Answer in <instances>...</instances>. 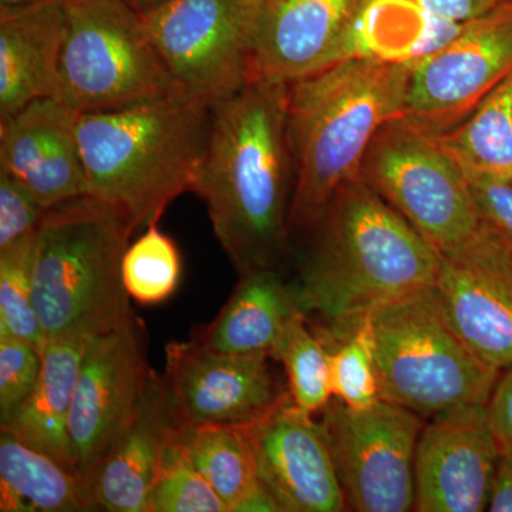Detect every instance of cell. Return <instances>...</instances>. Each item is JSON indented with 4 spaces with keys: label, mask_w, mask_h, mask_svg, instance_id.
<instances>
[{
    "label": "cell",
    "mask_w": 512,
    "mask_h": 512,
    "mask_svg": "<svg viewBox=\"0 0 512 512\" xmlns=\"http://www.w3.org/2000/svg\"><path fill=\"white\" fill-rule=\"evenodd\" d=\"M293 160L288 84L251 80L212 106L192 192L239 276L279 269L289 247Z\"/></svg>",
    "instance_id": "obj_1"
},
{
    "label": "cell",
    "mask_w": 512,
    "mask_h": 512,
    "mask_svg": "<svg viewBox=\"0 0 512 512\" xmlns=\"http://www.w3.org/2000/svg\"><path fill=\"white\" fill-rule=\"evenodd\" d=\"M309 234L292 286L302 311L319 316L329 338L436 282V249L360 175L336 192Z\"/></svg>",
    "instance_id": "obj_2"
},
{
    "label": "cell",
    "mask_w": 512,
    "mask_h": 512,
    "mask_svg": "<svg viewBox=\"0 0 512 512\" xmlns=\"http://www.w3.org/2000/svg\"><path fill=\"white\" fill-rule=\"evenodd\" d=\"M410 69L350 59L288 84L291 232L309 234L336 192L359 177L380 128L402 117Z\"/></svg>",
    "instance_id": "obj_3"
},
{
    "label": "cell",
    "mask_w": 512,
    "mask_h": 512,
    "mask_svg": "<svg viewBox=\"0 0 512 512\" xmlns=\"http://www.w3.org/2000/svg\"><path fill=\"white\" fill-rule=\"evenodd\" d=\"M212 106L178 90L127 109L79 114L77 136L90 195L134 229L158 221L192 191L210 136Z\"/></svg>",
    "instance_id": "obj_4"
},
{
    "label": "cell",
    "mask_w": 512,
    "mask_h": 512,
    "mask_svg": "<svg viewBox=\"0 0 512 512\" xmlns=\"http://www.w3.org/2000/svg\"><path fill=\"white\" fill-rule=\"evenodd\" d=\"M134 231L123 212L93 195L46 211L33 272V305L46 339H92L133 318L121 266Z\"/></svg>",
    "instance_id": "obj_5"
},
{
    "label": "cell",
    "mask_w": 512,
    "mask_h": 512,
    "mask_svg": "<svg viewBox=\"0 0 512 512\" xmlns=\"http://www.w3.org/2000/svg\"><path fill=\"white\" fill-rule=\"evenodd\" d=\"M366 318L384 402L421 419L488 403L503 372L461 338L434 285L384 303Z\"/></svg>",
    "instance_id": "obj_6"
},
{
    "label": "cell",
    "mask_w": 512,
    "mask_h": 512,
    "mask_svg": "<svg viewBox=\"0 0 512 512\" xmlns=\"http://www.w3.org/2000/svg\"><path fill=\"white\" fill-rule=\"evenodd\" d=\"M63 3L59 99L77 113L127 109L181 90L140 13L121 0Z\"/></svg>",
    "instance_id": "obj_7"
},
{
    "label": "cell",
    "mask_w": 512,
    "mask_h": 512,
    "mask_svg": "<svg viewBox=\"0 0 512 512\" xmlns=\"http://www.w3.org/2000/svg\"><path fill=\"white\" fill-rule=\"evenodd\" d=\"M360 177L446 254L483 225L466 174L436 138L403 117L384 124L367 150Z\"/></svg>",
    "instance_id": "obj_8"
},
{
    "label": "cell",
    "mask_w": 512,
    "mask_h": 512,
    "mask_svg": "<svg viewBox=\"0 0 512 512\" xmlns=\"http://www.w3.org/2000/svg\"><path fill=\"white\" fill-rule=\"evenodd\" d=\"M320 413L346 508L414 510V457L424 419L384 400L353 410L332 399Z\"/></svg>",
    "instance_id": "obj_9"
},
{
    "label": "cell",
    "mask_w": 512,
    "mask_h": 512,
    "mask_svg": "<svg viewBox=\"0 0 512 512\" xmlns=\"http://www.w3.org/2000/svg\"><path fill=\"white\" fill-rule=\"evenodd\" d=\"M261 0H168L144 22L181 90L214 106L249 79Z\"/></svg>",
    "instance_id": "obj_10"
},
{
    "label": "cell",
    "mask_w": 512,
    "mask_h": 512,
    "mask_svg": "<svg viewBox=\"0 0 512 512\" xmlns=\"http://www.w3.org/2000/svg\"><path fill=\"white\" fill-rule=\"evenodd\" d=\"M512 73V0L412 64L402 117L431 136L460 126Z\"/></svg>",
    "instance_id": "obj_11"
},
{
    "label": "cell",
    "mask_w": 512,
    "mask_h": 512,
    "mask_svg": "<svg viewBox=\"0 0 512 512\" xmlns=\"http://www.w3.org/2000/svg\"><path fill=\"white\" fill-rule=\"evenodd\" d=\"M151 372L143 323L136 316L90 339L70 416L74 466L80 476L99 464L130 424Z\"/></svg>",
    "instance_id": "obj_12"
},
{
    "label": "cell",
    "mask_w": 512,
    "mask_h": 512,
    "mask_svg": "<svg viewBox=\"0 0 512 512\" xmlns=\"http://www.w3.org/2000/svg\"><path fill=\"white\" fill-rule=\"evenodd\" d=\"M434 288L454 328L484 362L512 365V242L484 218L473 238L439 254Z\"/></svg>",
    "instance_id": "obj_13"
},
{
    "label": "cell",
    "mask_w": 512,
    "mask_h": 512,
    "mask_svg": "<svg viewBox=\"0 0 512 512\" xmlns=\"http://www.w3.org/2000/svg\"><path fill=\"white\" fill-rule=\"evenodd\" d=\"M500 457L487 403L431 417L414 457V511H488Z\"/></svg>",
    "instance_id": "obj_14"
},
{
    "label": "cell",
    "mask_w": 512,
    "mask_h": 512,
    "mask_svg": "<svg viewBox=\"0 0 512 512\" xmlns=\"http://www.w3.org/2000/svg\"><path fill=\"white\" fill-rule=\"evenodd\" d=\"M269 355H228L188 342L167 346L165 379L183 424L245 427L262 419L289 390Z\"/></svg>",
    "instance_id": "obj_15"
},
{
    "label": "cell",
    "mask_w": 512,
    "mask_h": 512,
    "mask_svg": "<svg viewBox=\"0 0 512 512\" xmlns=\"http://www.w3.org/2000/svg\"><path fill=\"white\" fill-rule=\"evenodd\" d=\"M258 478L284 512H342L346 508L325 434L313 414L285 397L262 419L242 427Z\"/></svg>",
    "instance_id": "obj_16"
},
{
    "label": "cell",
    "mask_w": 512,
    "mask_h": 512,
    "mask_svg": "<svg viewBox=\"0 0 512 512\" xmlns=\"http://www.w3.org/2000/svg\"><path fill=\"white\" fill-rule=\"evenodd\" d=\"M77 120L79 113L56 97L0 120V170L25 184L46 211L90 195Z\"/></svg>",
    "instance_id": "obj_17"
},
{
    "label": "cell",
    "mask_w": 512,
    "mask_h": 512,
    "mask_svg": "<svg viewBox=\"0 0 512 512\" xmlns=\"http://www.w3.org/2000/svg\"><path fill=\"white\" fill-rule=\"evenodd\" d=\"M181 426L167 379L153 370L130 424L84 476L94 510L147 512L165 448Z\"/></svg>",
    "instance_id": "obj_18"
},
{
    "label": "cell",
    "mask_w": 512,
    "mask_h": 512,
    "mask_svg": "<svg viewBox=\"0 0 512 512\" xmlns=\"http://www.w3.org/2000/svg\"><path fill=\"white\" fill-rule=\"evenodd\" d=\"M360 0H261L249 79L291 84L325 69Z\"/></svg>",
    "instance_id": "obj_19"
},
{
    "label": "cell",
    "mask_w": 512,
    "mask_h": 512,
    "mask_svg": "<svg viewBox=\"0 0 512 512\" xmlns=\"http://www.w3.org/2000/svg\"><path fill=\"white\" fill-rule=\"evenodd\" d=\"M66 28L63 0L0 8V120L33 101L59 99Z\"/></svg>",
    "instance_id": "obj_20"
},
{
    "label": "cell",
    "mask_w": 512,
    "mask_h": 512,
    "mask_svg": "<svg viewBox=\"0 0 512 512\" xmlns=\"http://www.w3.org/2000/svg\"><path fill=\"white\" fill-rule=\"evenodd\" d=\"M466 23L431 15L414 0H360L329 62L414 64L446 46Z\"/></svg>",
    "instance_id": "obj_21"
},
{
    "label": "cell",
    "mask_w": 512,
    "mask_h": 512,
    "mask_svg": "<svg viewBox=\"0 0 512 512\" xmlns=\"http://www.w3.org/2000/svg\"><path fill=\"white\" fill-rule=\"evenodd\" d=\"M239 278L220 315L198 328L191 340L212 352L271 356L288 323L303 312L293 286L279 269H259Z\"/></svg>",
    "instance_id": "obj_22"
},
{
    "label": "cell",
    "mask_w": 512,
    "mask_h": 512,
    "mask_svg": "<svg viewBox=\"0 0 512 512\" xmlns=\"http://www.w3.org/2000/svg\"><path fill=\"white\" fill-rule=\"evenodd\" d=\"M90 338H47L42 348V372L35 392L2 424L20 441L49 454L69 470L76 471L70 441V416L77 377ZM77 473V471H76Z\"/></svg>",
    "instance_id": "obj_23"
},
{
    "label": "cell",
    "mask_w": 512,
    "mask_h": 512,
    "mask_svg": "<svg viewBox=\"0 0 512 512\" xmlns=\"http://www.w3.org/2000/svg\"><path fill=\"white\" fill-rule=\"evenodd\" d=\"M0 511L84 512L94 510L86 478L43 451L0 433Z\"/></svg>",
    "instance_id": "obj_24"
},
{
    "label": "cell",
    "mask_w": 512,
    "mask_h": 512,
    "mask_svg": "<svg viewBox=\"0 0 512 512\" xmlns=\"http://www.w3.org/2000/svg\"><path fill=\"white\" fill-rule=\"evenodd\" d=\"M433 137L464 174L512 183V73L460 126Z\"/></svg>",
    "instance_id": "obj_25"
},
{
    "label": "cell",
    "mask_w": 512,
    "mask_h": 512,
    "mask_svg": "<svg viewBox=\"0 0 512 512\" xmlns=\"http://www.w3.org/2000/svg\"><path fill=\"white\" fill-rule=\"evenodd\" d=\"M174 440L212 490L234 511L258 483V470L242 427L183 424Z\"/></svg>",
    "instance_id": "obj_26"
},
{
    "label": "cell",
    "mask_w": 512,
    "mask_h": 512,
    "mask_svg": "<svg viewBox=\"0 0 512 512\" xmlns=\"http://www.w3.org/2000/svg\"><path fill=\"white\" fill-rule=\"evenodd\" d=\"M272 359L284 367L292 402L305 412H322L333 399L330 349L319 330H313L306 313L288 323L272 350Z\"/></svg>",
    "instance_id": "obj_27"
},
{
    "label": "cell",
    "mask_w": 512,
    "mask_h": 512,
    "mask_svg": "<svg viewBox=\"0 0 512 512\" xmlns=\"http://www.w3.org/2000/svg\"><path fill=\"white\" fill-rule=\"evenodd\" d=\"M183 272L180 249L170 235L150 222L146 232L128 245L121 266L124 288L140 305L168 301L178 289Z\"/></svg>",
    "instance_id": "obj_28"
},
{
    "label": "cell",
    "mask_w": 512,
    "mask_h": 512,
    "mask_svg": "<svg viewBox=\"0 0 512 512\" xmlns=\"http://www.w3.org/2000/svg\"><path fill=\"white\" fill-rule=\"evenodd\" d=\"M37 232L0 251V336L12 335L42 352L46 338L33 305Z\"/></svg>",
    "instance_id": "obj_29"
},
{
    "label": "cell",
    "mask_w": 512,
    "mask_h": 512,
    "mask_svg": "<svg viewBox=\"0 0 512 512\" xmlns=\"http://www.w3.org/2000/svg\"><path fill=\"white\" fill-rule=\"evenodd\" d=\"M319 330V329H318ZM330 349V382L333 399L353 410H366L382 400L367 318L346 335L332 339L320 332Z\"/></svg>",
    "instance_id": "obj_30"
},
{
    "label": "cell",
    "mask_w": 512,
    "mask_h": 512,
    "mask_svg": "<svg viewBox=\"0 0 512 512\" xmlns=\"http://www.w3.org/2000/svg\"><path fill=\"white\" fill-rule=\"evenodd\" d=\"M147 512H228V508L173 436L148 495Z\"/></svg>",
    "instance_id": "obj_31"
},
{
    "label": "cell",
    "mask_w": 512,
    "mask_h": 512,
    "mask_svg": "<svg viewBox=\"0 0 512 512\" xmlns=\"http://www.w3.org/2000/svg\"><path fill=\"white\" fill-rule=\"evenodd\" d=\"M42 353L16 336H0V426L8 423L35 392Z\"/></svg>",
    "instance_id": "obj_32"
},
{
    "label": "cell",
    "mask_w": 512,
    "mask_h": 512,
    "mask_svg": "<svg viewBox=\"0 0 512 512\" xmlns=\"http://www.w3.org/2000/svg\"><path fill=\"white\" fill-rule=\"evenodd\" d=\"M45 214V208L25 184L0 170V251L35 234Z\"/></svg>",
    "instance_id": "obj_33"
},
{
    "label": "cell",
    "mask_w": 512,
    "mask_h": 512,
    "mask_svg": "<svg viewBox=\"0 0 512 512\" xmlns=\"http://www.w3.org/2000/svg\"><path fill=\"white\" fill-rule=\"evenodd\" d=\"M474 200L484 218L512 242V183L466 175Z\"/></svg>",
    "instance_id": "obj_34"
},
{
    "label": "cell",
    "mask_w": 512,
    "mask_h": 512,
    "mask_svg": "<svg viewBox=\"0 0 512 512\" xmlns=\"http://www.w3.org/2000/svg\"><path fill=\"white\" fill-rule=\"evenodd\" d=\"M487 409L501 453H512V365L501 373Z\"/></svg>",
    "instance_id": "obj_35"
},
{
    "label": "cell",
    "mask_w": 512,
    "mask_h": 512,
    "mask_svg": "<svg viewBox=\"0 0 512 512\" xmlns=\"http://www.w3.org/2000/svg\"><path fill=\"white\" fill-rule=\"evenodd\" d=\"M431 15L456 23H468L487 15L508 0H414Z\"/></svg>",
    "instance_id": "obj_36"
},
{
    "label": "cell",
    "mask_w": 512,
    "mask_h": 512,
    "mask_svg": "<svg viewBox=\"0 0 512 512\" xmlns=\"http://www.w3.org/2000/svg\"><path fill=\"white\" fill-rule=\"evenodd\" d=\"M488 511L512 512V453H501Z\"/></svg>",
    "instance_id": "obj_37"
},
{
    "label": "cell",
    "mask_w": 512,
    "mask_h": 512,
    "mask_svg": "<svg viewBox=\"0 0 512 512\" xmlns=\"http://www.w3.org/2000/svg\"><path fill=\"white\" fill-rule=\"evenodd\" d=\"M232 512H284L271 491L261 481L241 501Z\"/></svg>",
    "instance_id": "obj_38"
},
{
    "label": "cell",
    "mask_w": 512,
    "mask_h": 512,
    "mask_svg": "<svg viewBox=\"0 0 512 512\" xmlns=\"http://www.w3.org/2000/svg\"><path fill=\"white\" fill-rule=\"evenodd\" d=\"M121 2L126 3L128 8L133 9L134 12L140 13V15L143 16L151 12V10L160 8V6L164 5L168 0H121Z\"/></svg>",
    "instance_id": "obj_39"
},
{
    "label": "cell",
    "mask_w": 512,
    "mask_h": 512,
    "mask_svg": "<svg viewBox=\"0 0 512 512\" xmlns=\"http://www.w3.org/2000/svg\"><path fill=\"white\" fill-rule=\"evenodd\" d=\"M40 2V0H0V8H10V6L28 5V3Z\"/></svg>",
    "instance_id": "obj_40"
}]
</instances>
